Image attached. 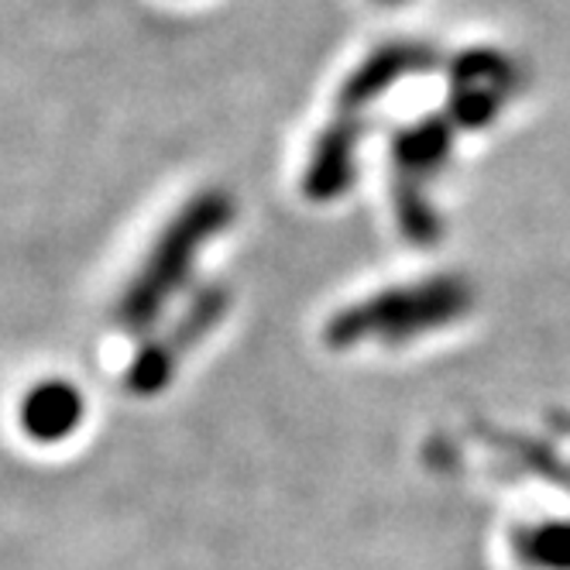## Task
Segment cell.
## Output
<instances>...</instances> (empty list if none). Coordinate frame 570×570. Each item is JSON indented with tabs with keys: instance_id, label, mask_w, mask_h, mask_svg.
Wrapping results in <instances>:
<instances>
[{
	"instance_id": "6da1fadb",
	"label": "cell",
	"mask_w": 570,
	"mask_h": 570,
	"mask_svg": "<svg viewBox=\"0 0 570 570\" xmlns=\"http://www.w3.org/2000/svg\"><path fill=\"white\" fill-rule=\"evenodd\" d=\"M230 196L220 189H207L193 196L186 207L158 234L151 252L138 265L128 289L120 293L114 323L125 334H145L155 327V320L166 313L176 293L189 282V272L199 252L227 227L230 220Z\"/></svg>"
},
{
	"instance_id": "7a4b0ae2",
	"label": "cell",
	"mask_w": 570,
	"mask_h": 570,
	"mask_svg": "<svg viewBox=\"0 0 570 570\" xmlns=\"http://www.w3.org/2000/svg\"><path fill=\"white\" fill-rule=\"evenodd\" d=\"M227 309V293L220 285H207L196 299H189V306L183 309V316L173 323V327L148 341L128 364L125 372V389L138 399H148V395H158L166 389L179 368V361L186 357L189 347H196L203 337H207L217 320L224 316Z\"/></svg>"
},
{
	"instance_id": "3957f363",
	"label": "cell",
	"mask_w": 570,
	"mask_h": 570,
	"mask_svg": "<svg viewBox=\"0 0 570 570\" xmlns=\"http://www.w3.org/2000/svg\"><path fill=\"white\" fill-rule=\"evenodd\" d=\"M87 402L72 382L46 379L21 399V430L35 443H62L83 423Z\"/></svg>"
}]
</instances>
